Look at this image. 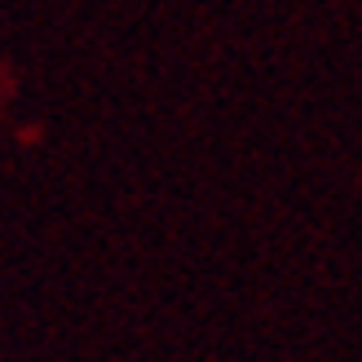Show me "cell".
I'll return each instance as SVG.
<instances>
[]
</instances>
